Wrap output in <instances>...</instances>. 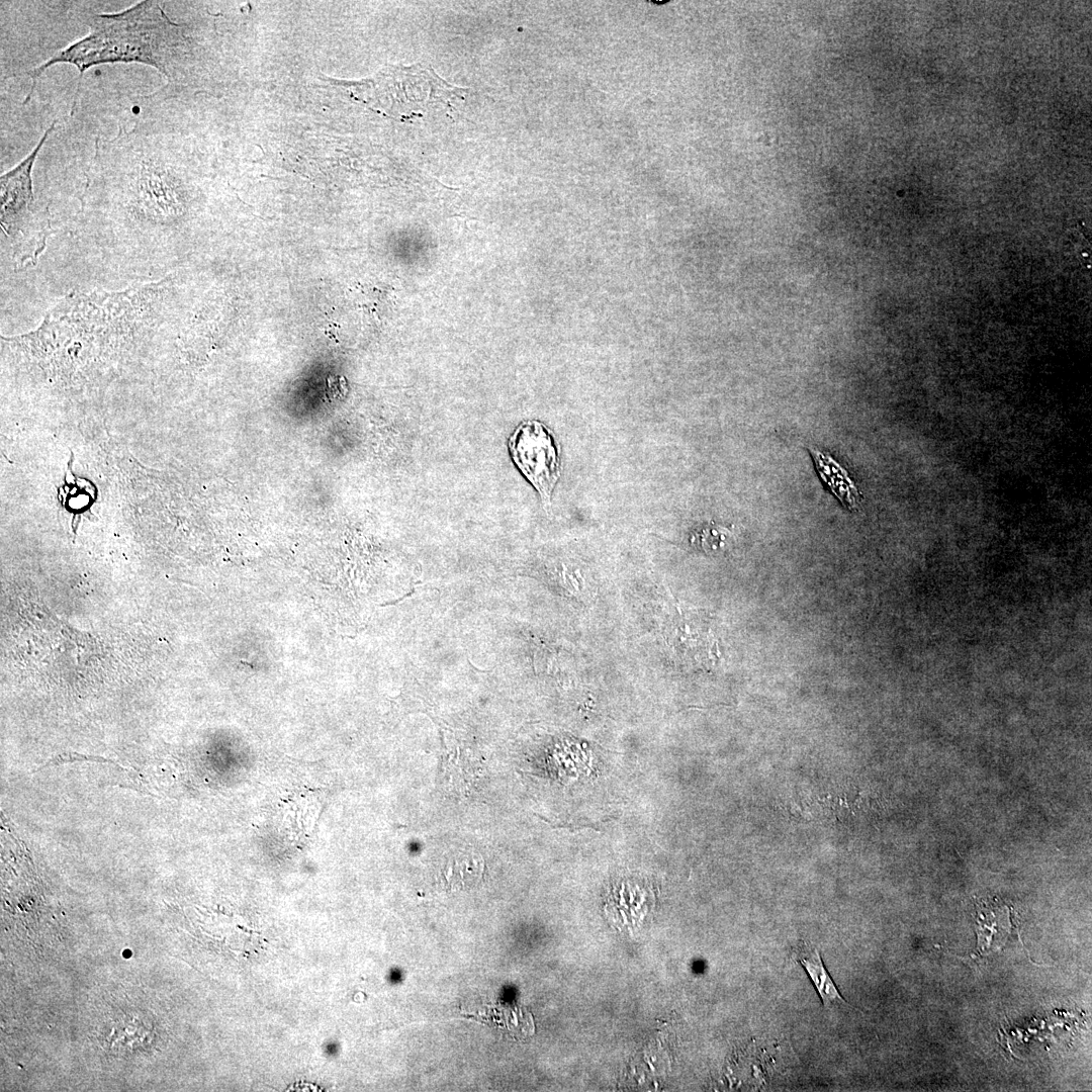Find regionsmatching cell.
Listing matches in <instances>:
<instances>
[{
	"label": "cell",
	"mask_w": 1092,
	"mask_h": 1092,
	"mask_svg": "<svg viewBox=\"0 0 1092 1092\" xmlns=\"http://www.w3.org/2000/svg\"><path fill=\"white\" fill-rule=\"evenodd\" d=\"M89 32L28 71L32 85L23 103L33 94L39 76L56 64H71L79 71L77 96L83 74L91 67L110 63H141L154 67L169 81L175 79L176 56L182 42L181 28L166 15L159 1L146 0L116 13L88 18Z\"/></svg>",
	"instance_id": "1"
},
{
	"label": "cell",
	"mask_w": 1092,
	"mask_h": 1092,
	"mask_svg": "<svg viewBox=\"0 0 1092 1092\" xmlns=\"http://www.w3.org/2000/svg\"><path fill=\"white\" fill-rule=\"evenodd\" d=\"M354 95L373 108L411 118L434 104L451 106L464 90L441 79L430 66L394 67L352 85Z\"/></svg>",
	"instance_id": "2"
},
{
	"label": "cell",
	"mask_w": 1092,
	"mask_h": 1092,
	"mask_svg": "<svg viewBox=\"0 0 1092 1092\" xmlns=\"http://www.w3.org/2000/svg\"><path fill=\"white\" fill-rule=\"evenodd\" d=\"M509 450L514 463L543 502H550L560 475L559 446L553 433L538 421H524L511 435Z\"/></svg>",
	"instance_id": "3"
},
{
	"label": "cell",
	"mask_w": 1092,
	"mask_h": 1092,
	"mask_svg": "<svg viewBox=\"0 0 1092 1092\" xmlns=\"http://www.w3.org/2000/svg\"><path fill=\"white\" fill-rule=\"evenodd\" d=\"M56 121L43 132L33 150L0 178L1 225L6 234L23 231L33 202L31 172L37 155L55 128Z\"/></svg>",
	"instance_id": "4"
},
{
	"label": "cell",
	"mask_w": 1092,
	"mask_h": 1092,
	"mask_svg": "<svg viewBox=\"0 0 1092 1092\" xmlns=\"http://www.w3.org/2000/svg\"><path fill=\"white\" fill-rule=\"evenodd\" d=\"M796 960L805 969L825 1007L836 1003L845 1004V1000L840 995L839 990L824 966L818 949L803 944L796 951Z\"/></svg>",
	"instance_id": "5"
},
{
	"label": "cell",
	"mask_w": 1092,
	"mask_h": 1092,
	"mask_svg": "<svg viewBox=\"0 0 1092 1092\" xmlns=\"http://www.w3.org/2000/svg\"><path fill=\"white\" fill-rule=\"evenodd\" d=\"M483 858L474 851L459 852L444 864L441 875L450 890L469 889L482 880Z\"/></svg>",
	"instance_id": "6"
},
{
	"label": "cell",
	"mask_w": 1092,
	"mask_h": 1092,
	"mask_svg": "<svg viewBox=\"0 0 1092 1092\" xmlns=\"http://www.w3.org/2000/svg\"><path fill=\"white\" fill-rule=\"evenodd\" d=\"M816 469L838 499L848 509L858 504V491L846 471L829 455L811 450Z\"/></svg>",
	"instance_id": "7"
},
{
	"label": "cell",
	"mask_w": 1092,
	"mask_h": 1092,
	"mask_svg": "<svg viewBox=\"0 0 1092 1092\" xmlns=\"http://www.w3.org/2000/svg\"><path fill=\"white\" fill-rule=\"evenodd\" d=\"M723 529L707 528L696 535L695 542L706 552L717 551L726 541Z\"/></svg>",
	"instance_id": "8"
}]
</instances>
